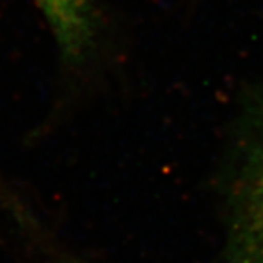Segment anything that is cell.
<instances>
[{"label":"cell","mask_w":263,"mask_h":263,"mask_svg":"<svg viewBox=\"0 0 263 263\" xmlns=\"http://www.w3.org/2000/svg\"><path fill=\"white\" fill-rule=\"evenodd\" d=\"M37 3L62 50L67 56H78L92 32L88 0H37Z\"/></svg>","instance_id":"7a4b0ae2"},{"label":"cell","mask_w":263,"mask_h":263,"mask_svg":"<svg viewBox=\"0 0 263 263\" xmlns=\"http://www.w3.org/2000/svg\"><path fill=\"white\" fill-rule=\"evenodd\" d=\"M234 218L233 241L238 263H263V108Z\"/></svg>","instance_id":"6da1fadb"}]
</instances>
